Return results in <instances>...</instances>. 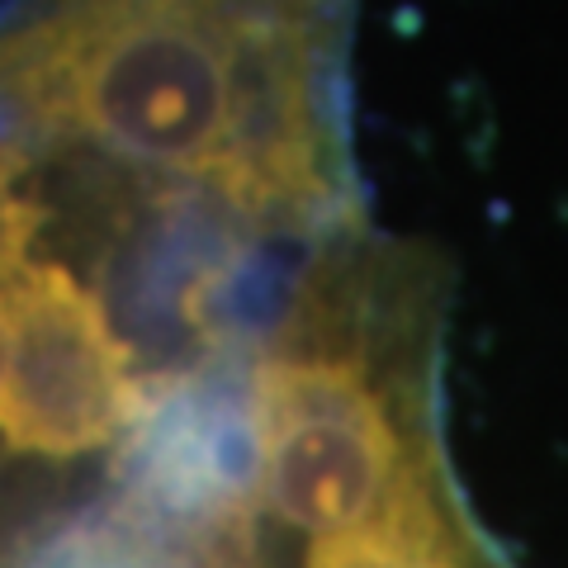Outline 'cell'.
Masks as SVG:
<instances>
[{
  "instance_id": "obj_1",
  "label": "cell",
  "mask_w": 568,
  "mask_h": 568,
  "mask_svg": "<svg viewBox=\"0 0 568 568\" xmlns=\"http://www.w3.org/2000/svg\"><path fill=\"white\" fill-rule=\"evenodd\" d=\"M361 0H10L6 194L246 261L351 194Z\"/></svg>"
},
{
  "instance_id": "obj_2",
  "label": "cell",
  "mask_w": 568,
  "mask_h": 568,
  "mask_svg": "<svg viewBox=\"0 0 568 568\" xmlns=\"http://www.w3.org/2000/svg\"><path fill=\"white\" fill-rule=\"evenodd\" d=\"M0 407L10 455L77 459L123 446L148 407V375L110 308L67 261L6 242Z\"/></svg>"
},
{
  "instance_id": "obj_3",
  "label": "cell",
  "mask_w": 568,
  "mask_h": 568,
  "mask_svg": "<svg viewBox=\"0 0 568 568\" xmlns=\"http://www.w3.org/2000/svg\"><path fill=\"white\" fill-rule=\"evenodd\" d=\"M142 568H213L209 555H200V549H156L142 559Z\"/></svg>"
}]
</instances>
